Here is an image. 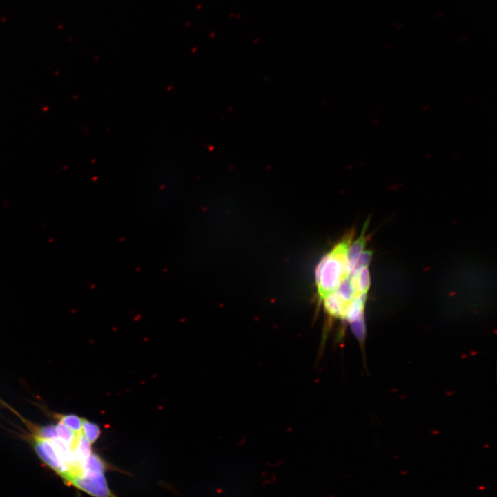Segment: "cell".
<instances>
[{"label": "cell", "mask_w": 497, "mask_h": 497, "mask_svg": "<svg viewBox=\"0 0 497 497\" xmlns=\"http://www.w3.org/2000/svg\"><path fill=\"white\" fill-rule=\"evenodd\" d=\"M352 238L353 232H351L320 261L315 271L319 302L335 292L350 275L347 250Z\"/></svg>", "instance_id": "obj_1"}, {"label": "cell", "mask_w": 497, "mask_h": 497, "mask_svg": "<svg viewBox=\"0 0 497 497\" xmlns=\"http://www.w3.org/2000/svg\"><path fill=\"white\" fill-rule=\"evenodd\" d=\"M70 483L94 497H116L110 490L104 474L83 471Z\"/></svg>", "instance_id": "obj_2"}, {"label": "cell", "mask_w": 497, "mask_h": 497, "mask_svg": "<svg viewBox=\"0 0 497 497\" xmlns=\"http://www.w3.org/2000/svg\"><path fill=\"white\" fill-rule=\"evenodd\" d=\"M34 447L39 458L66 480L68 476V468L60 458L52 442L35 435Z\"/></svg>", "instance_id": "obj_3"}, {"label": "cell", "mask_w": 497, "mask_h": 497, "mask_svg": "<svg viewBox=\"0 0 497 497\" xmlns=\"http://www.w3.org/2000/svg\"><path fill=\"white\" fill-rule=\"evenodd\" d=\"M349 277L357 296L368 292L371 284L368 266L354 270Z\"/></svg>", "instance_id": "obj_4"}, {"label": "cell", "mask_w": 497, "mask_h": 497, "mask_svg": "<svg viewBox=\"0 0 497 497\" xmlns=\"http://www.w3.org/2000/svg\"><path fill=\"white\" fill-rule=\"evenodd\" d=\"M364 226L365 227H364V230L362 231L360 236L353 243L350 244L347 250V260L350 275L353 273L366 243L365 229L367 228V225Z\"/></svg>", "instance_id": "obj_5"}, {"label": "cell", "mask_w": 497, "mask_h": 497, "mask_svg": "<svg viewBox=\"0 0 497 497\" xmlns=\"http://www.w3.org/2000/svg\"><path fill=\"white\" fill-rule=\"evenodd\" d=\"M338 297L348 306L357 297L349 277L345 279L335 291ZM348 310V309H347Z\"/></svg>", "instance_id": "obj_6"}, {"label": "cell", "mask_w": 497, "mask_h": 497, "mask_svg": "<svg viewBox=\"0 0 497 497\" xmlns=\"http://www.w3.org/2000/svg\"><path fill=\"white\" fill-rule=\"evenodd\" d=\"M55 429L57 437L72 449L78 434L59 421L55 425Z\"/></svg>", "instance_id": "obj_7"}, {"label": "cell", "mask_w": 497, "mask_h": 497, "mask_svg": "<svg viewBox=\"0 0 497 497\" xmlns=\"http://www.w3.org/2000/svg\"><path fill=\"white\" fill-rule=\"evenodd\" d=\"M105 471L104 460L96 454L91 453L84 465L83 471L104 474Z\"/></svg>", "instance_id": "obj_8"}, {"label": "cell", "mask_w": 497, "mask_h": 497, "mask_svg": "<svg viewBox=\"0 0 497 497\" xmlns=\"http://www.w3.org/2000/svg\"><path fill=\"white\" fill-rule=\"evenodd\" d=\"M100 433V428L97 424L82 419V434L90 444L99 438Z\"/></svg>", "instance_id": "obj_9"}, {"label": "cell", "mask_w": 497, "mask_h": 497, "mask_svg": "<svg viewBox=\"0 0 497 497\" xmlns=\"http://www.w3.org/2000/svg\"><path fill=\"white\" fill-rule=\"evenodd\" d=\"M59 422L71 429L77 434L82 433V418L77 415H57Z\"/></svg>", "instance_id": "obj_10"}, {"label": "cell", "mask_w": 497, "mask_h": 497, "mask_svg": "<svg viewBox=\"0 0 497 497\" xmlns=\"http://www.w3.org/2000/svg\"><path fill=\"white\" fill-rule=\"evenodd\" d=\"M35 435L43 439L52 440L57 437L55 425H48L41 427H34Z\"/></svg>", "instance_id": "obj_11"}, {"label": "cell", "mask_w": 497, "mask_h": 497, "mask_svg": "<svg viewBox=\"0 0 497 497\" xmlns=\"http://www.w3.org/2000/svg\"><path fill=\"white\" fill-rule=\"evenodd\" d=\"M371 257L372 252L371 251H363L358 258L354 270L368 266L371 262Z\"/></svg>", "instance_id": "obj_12"}]
</instances>
